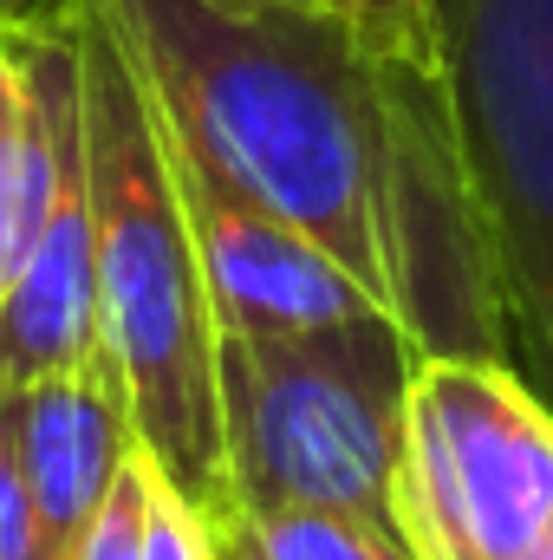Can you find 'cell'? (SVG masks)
I'll list each match as a JSON object with an SVG mask.
<instances>
[{
  "label": "cell",
  "instance_id": "3957f363",
  "mask_svg": "<svg viewBox=\"0 0 553 560\" xmlns=\"http://www.w3.org/2000/svg\"><path fill=\"white\" fill-rule=\"evenodd\" d=\"M416 365L423 346L391 313H358L274 339L228 332L222 436L235 522L274 509H345L398 528L404 411Z\"/></svg>",
  "mask_w": 553,
  "mask_h": 560
},
{
  "label": "cell",
  "instance_id": "4fadbf2b",
  "mask_svg": "<svg viewBox=\"0 0 553 560\" xmlns=\"http://www.w3.org/2000/svg\"><path fill=\"white\" fill-rule=\"evenodd\" d=\"M66 560H143V450L131 456L111 502L98 509V522L79 535V548Z\"/></svg>",
  "mask_w": 553,
  "mask_h": 560
},
{
  "label": "cell",
  "instance_id": "6da1fadb",
  "mask_svg": "<svg viewBox=\"0 0 553 560\" xmlns=\"http://www.w3.org/2000/svg\"><path fill=\"white\" fill-rule=\"evenodd\" d=\"M183 143L228 196L313 235L423 359H508L436 72L326 0H105Z\"/></svg>",
  "mask_w": 553,
  "mask_h": 560
},
{
  "label": "cell",
  "instance_id": "30bf717a",
  "mask_svg": "<svg viewBox=\"0 0 553 560\" xmlns=\"http://www.w3.org/2000/svg\"><path fill=\"white\" fill-rule=\"evenodd\" d=\"M143 560H222L209 515L143 456Z\"/></svg>",
  "mask_w": 553,
  "mask_h": 560
},
{
  "label": "cell",
  "instance_id": "277c9868",
  "mask_svg": "<svg viewBox=\"0 0 553 560\" xmlns=\"http://www.w3.org/2000/svg\"><path fill=\"white\" fill-rule=\"evenodd\" d=\"M430 59L508 365L553 405V0H430Z\"/></svg>",
  "mask_w": 553,
  "mask_h": 560
},
{
  "label": "cell",
  "instance_id": "8992f818",
  "mask_svg": "<svg viewBox=\"0 0 553 560\" xmlns=\"http://www.w3.org/2000/svg\"><path fill=\"white\" fill-rule=\"evenodd\" d=\"M169 143H176V131H169ZM176 183H183V202L196 222V248H202V275H209L222 339L228 332L274 339V332H313V326H339L358 313H385L313 235H299L293 222L215 189L183 156V143H176Z\"/></svg>",
  "mask_w": 553,
  "mask_h": 560
},
{
  "label": "cell",
  "instance_id": "7a4b0ae2",
  "mask_svg": "<svg viewBox=\"0 0 553 560\" xmlns=\"http://www.w3.org/2000/svg\"><path fill=\"white\" fill-rule=\"evenodd\" d=\"M72 46L98 209V346L125 385L138 450L209 515L222 541L235 522L222 436V319L176 183V143L105 0H72Z\"/></svg>",
  "mask_w": 553,
  "mask_h": 560
},
{
  "label": "cell",
  "instance_id": "5b68a950",
  "mask_svg": "<svg viewBox=\"0 0 553 560\" xmlns=\"http://www.w3.org/2000/svg\"><path fill=\"white\" fill-rule=\"evenodd\" d=\"M548 522L553 405L508 359H423L398 469V535L411 555L521 560Z\"/></svg>",
  "mask_w": 553,
  "mask_h": 560
},
{
  "label": "cell",
  "instance_id": "52a82bcc",
  "mask_svg": "<svg viewBox=\"0 0 553 560\" xmlns=\"http://www.w3.org/2000/svg\"><path fill=\"white\" fill-rule=\"evenodd\" d=\"M13 430H20L33 509L46 528V555L66 560L138 456L131 405H125V385L105 365V352L92 365L20 385L13 392Z\"/></svg>",
  "mask_w": 553,
  "mask_h": 560
},
{
  "label": "cell",
  "instance_id": "5bb4252c",
  "mask_svg": "<svg viewBox=\"0 0 553 560\" xmlns=\"http://www.w3.org/2000/svg\"><path fill=\"white\" fill-rule=\"evenodd\" d=\"M46 7H59V0H0V33H13L20 20H33V13H46Z\"/></svg>",
  "mask_w": 553,
  "mask_h": 560
},
{
  "label": "cell",
  "instance_id": "9c48e42d",
  "mask_svg": "<svg viewBox=\"0 0 553 560\" xmlns=\"http://www.w3.org/2000/svg\"><path fill=\"white\" fill-rule=\"evenodd\" d=\"M222 560H416L411 541L385 522L345 509H274L222 528Z\"/></svg>",
  "mask_w": 553,
  "mask_h": 560
},
{
  "label": "cell",
  "instance_id": "7c38bea8",
  "mask_svg": "<svg viewBox=\"0 0 553 560\" xmlns=\"http://www.w3.org/2000/svg\"><path fill=\"white\" fill-rule=\"evenodd\" d=\"M326 7H339L385 59L436 72V59H430V0H326Z\"/></svg>",
  "mask_w": 553,
  "mask_h": 560
},
{
  "label": "cell",
  "instance_id": "9a60e30c",
  "mask_svg": "<svg viewBox=\"0 0 553 560\" xmlns=\"http://www.w3.org/2000/svg\"><path fill=\"white\" fill-rule=\"evenodd\" d=\"M521 560H553V522L541 528V535H534V548H528Z\"/></svg>",
  "mask_w": 553,
  "mask_h": 560
},
{
  "label": "cell",
  "instance_id": "8fae6325",
  "mask_svg": "<svg viewBox=\"0 0 553 560\" xmlns=\"http://www.w3.org/2000/svg\"><path fill=\"white\" fill-rule=\"evenodd\" d=\"M0 560H52L39 509H33V489H26L20 430H13V392L7 385H0Z\"/></svg>",
  "mask_w": 553,
  "mask_h": 560
},
{
  "label": "cell",
  "instance_id": "ba28073f",
  "mask_svg": "<svg viewBox=\"0 0 553 560\" xmlns=\"http://www.w3.org/2000/svg\"><path fill=\"white\" fill-rule=\"evenodd\" d=\"M98 346V209H92V156L85 118L66 150V176L52 215L0 300V385L20 392L33 378L92 365Z\"/></svg>",
  "mask_w": 553,
  "mask_h": 560
}]
</instances>
